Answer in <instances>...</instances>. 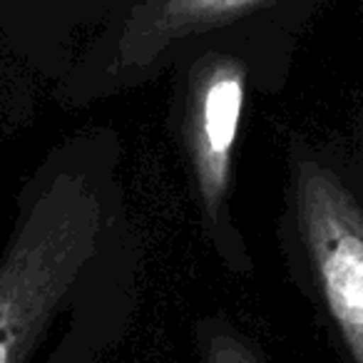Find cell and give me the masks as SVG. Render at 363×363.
Returning <instances> with one entry per match:
<instances>
[{"label": "cell", "mask_w": 363, "mask_h": 363, "mask_svg": "<svg viewBox=\"0 0 363 363\" xmlns=\"http://www.w3.org/2000/svg\"><path fill=\"white\" fill-rule=\"evenodd\" d=\"M284 244L346 363H363V117L289 145Z\"/></svg>", "instance_id": "obj_2"}, {"label": "cell", "mask_w": 363, "mask_h": 363, "mask_svg": "<svg viewBox=\"0 0 363 363\" xmlns=\"http://www.w3.org/2000/svg\"><path fill=\"white\" fill-rule=\"evenodd\" d=\"M247 95V72L234 60H217L199 75L189 95L184 142L199 207L222 259L234 272H249V257L229 214L234 145Z\"/></svg>", "instance_id": "obj_3"}, {"label": "cell", "mask_w": 363, "mask_h": 363, "mask_svg": "<svg viewBox=\"0 0 363 363\" xmlns=\"http://www.w3.org/2000/svg\"><path fill=\"white\" fill-rule=\"evenodd\" d=\"M247 0H187L179 11V23L182 21H197V18H209L214 13H222V11H234V8L244 6ZM177 18L169 21V28L177 23Z\"/></svg>", "instance_id": "obj_5"}, {"label": "cell", "mask_w": 363, "mask_h": 363, "mask_svg": "<svg viewBox=\"0 0 363 363\" xmlns=\"http://www.w3.org/2000/svg\"><path fill=\"white\" fill-rule=\"evenodd\" d=\"M137 294L117 137H70L23 187L0 252V363H102Z\"/></svg>", "instance_id": "obj_1"}, {"label": "cell", "mask_w": 363, "mask_h": 363, "mask_svg": "<svg viewBox=\"0 0 363 363\" xmlns=\"http://www.w3.org/2000/svg\"><path fill=\"white\" fill-rule=\"evenodd\" d=\"M202 363H264L257 348L229 323L202 328Z\"/></svg>", "instance_id": "obj_4"}]
</instances>
